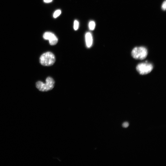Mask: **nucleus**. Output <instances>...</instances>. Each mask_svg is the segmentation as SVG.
<instances>
[{
    "instance_id": "1",
    "label": "nucleus",
    "mask_w": 166,
    "mask_h": 166,
    "mask_svg": "<svg viewBox=\"0 0 166 166\" xmlns=\"http://www.w3.org/2000/svg\"><path fill=\"white\" fill-rule=\"evenodd\" d=\"M54 85L55 82L53 79L51 77H48L46 79L45 84L42 82L39 81L36 83V86L39 91L45 92L52 89Z\"/></svg>"
},
{
    "instance_id": "2",
    "label": "nucleus",
    "mask_w": 166,
    "mask_h": 166,
    "mask_svg": "<svg viewBox=\"0 0 166 166\" xmlns=\"http://www.w3.org/2000/svg\"><path fill=\"white\" fill-rule=\"evenodd\" d=\"M55 60L54 54L50 52H47L41 55L39 61L41 65L45 66H50L54 64Z\"/></svg>"
},
{
    "instance_id": "3",
    "label": "nucleus",
    "mask_w": 166,
    "mask_h": 166,
    "mask_svg": "<svg viewBox=\"0 0 166 166\" xmlns=\"http://www.w3.org/2000/svg\"><path fill=\"white\" fill-rule=\"evenodd\" d=\"M132 56L136 59L143 60L146 58L148 54L146 48L143 47H135L132 50Z\"/></svg>"
},
{
    "instance_id": "4",
    "label": "nucleus",
    "mask_w": 166,
    "mask_h": 166,
    "mask_svg": "<svg viewBox=\"0 0 166 166\" xmlns=\"http://www.w3.org/2000/svg\"><path fill=\"white\" fill-rule=\"evenodd\" d=\"M153 67L151 64L146 62L138 64L136 67L137 70L141 75H145L150 73Z\"/></svg>"
},
{
    "instance_id": "5",
    "label": "nucleus",
    "mask_w": 166,
    "mask_h": 166,
    "mask_svg": "<svg viewBox=\"0 0 166 166\" xmlns=\"http://www.w3.org/2000/svg\"><path fill=\"white\" fill-rule=\"evenodd\" d=\"M43 38L45 40H49L50 44L51 45H56L58 42L57 37L53 33L50 32H47L44 33Z\"/></svg>"
},
{
    "instance_id": "6",
    "label": "nucleus",
    "mask_w": 166,
    "mask_h": 166,
    "mask_svg": "<svg viewBox=\"0 0 166 166\" xmlns=\"http://www.w3.org/2000/svg\"><path fill=\"white\" fill-rule=\"evenodd\" d=\"M86 42L87 46L88 48H90L93 44V37L90 32L87 33L85 35Z\"/></svg>"
},
{
    "instance_id": "7",
    "label": "nucleus",
    "mask_w": 166,
    "mask_h": 166,
    "mask_svg": "<svg viewBox=\"0 0 166 166\" xmlns=\"http://www.w3.org/2000/svg\"><path fill=\"white\" fill-rule=\"evenodd\" d=\"M89 28L90 30H94L95 28V24L94 21H91L90 22L89 24Z\"/></svg>"
},
{
    "instance_id": "8",
    "label": "nucleus",
    "mask_w": 166,
    "mask_h": 166,
    "mask_svg": "<svg viewBox=\"0 0 166 166\" xmlns=\"http://www.w3.org/2000/svg\"><path fill=\"white\" fill-rule=\"evenodd\" d=\"M61 11L60 10H57L55 11L53 17L56 18L58 17L61 14Z\"/></svg>"
},
{
    "instance_id": "9",
    "label": "nucleus",
    "mask_w": 166,
    "mask_h": 166,
    "mask_svg": "<svg viewBox=\"0 0 166 166\" xmlns=\"http://www.w3.org/2000/svg\"><path fill=\"white\" fill-rule=\"evenodd\" d=\"M79 26V23L77 20H75L74 22V28L75 30H77Z\"/></svg>"
},
{
    "instance_id": "10",
    "label": "nucleus",
    "mask_w": 166,
    "mask_h": 166,
    "mask_svg": "<svg viewBox=\"0 0 166 166\" xmlns=\"http://www.w3.org/2000/svg\"><path fill=\"white\" fill-rule=\"evenodd\" d=\"M129 123L127 122H124L122 124V126L124 128H127L129 126Z\"/></svg>"
},
{
    "instance_id": "11",
    "label": "nucleus",
    "mask_w": 166,
    "mask_h": 166,
    "mask_svg": "<svg viewBox=\"0 0 166 166\" xmlns=\"http://www.w3.org/2000/svg\"><path fill=\"white\" fill-rule=\"evenodd\" d=\"M162 9L163 10H165L166 9V1H165L163 3L162 6Z\"/></svg>"
},
{
    "instance_id": "12",
    "label": "nucleus",
    "mask_w": 166,
    "mask_h": 166,
    "mask_svg": "<svg viewBox=\"0 0 166 166\" xmlns=\"http://www.w3.org/2000/svg\"><path fill=\"white\" fill-rule=\"evenodd\" d=\"M44 1L46 3H49L52 2L53 0H44Z\"/></svg>"
}]
</instances>
